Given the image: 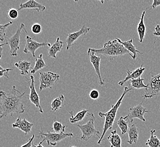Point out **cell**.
<instances>
[{
    "label": "cell",
    "mask_w": 160,
    "mask_h": 147,
    "mask_svg": "<svg viewBox=\"0 0 160 147\" xmlns=\"http://www.w3.org/2000/svg\"><path fill=\"white\" fill-rule=\"evenodd\" d=\"M26 92L21 93L13 86L8 92H0V119L8 115L12 116L14 113L23 114L25 107L22 97Z\"/></svg>",
    "instance_id": "cell-1"
},
{
    "label": "cell",
    "mask_w": 160,
    "mask_h": 147,
    "mask_svg": "<svg viewBox=\"0 0 160 147\" xmlns=\"http://www.w3.org/2000/svg\"><path fill=\"white\" fill-rule=\"evenodd\" d=\"M93 52L97 55H104L110 60H112L114 58L120 55L128 54L132 58L133 55L128 50H127L123 45H122L117 39L114 40H110L105 43L101 49H96L91 48Z\"/></svg>",
    "instance_id": "cell-2"
},
{
    "label": "cell",
    "mask_w": 160,
    "mask_h": 147,
    "mask_svg": "<svg viewBox=\"0 0 160 147\" xmlns=\"http://www.w3.org/2000/svg\"><path fill=\"white\" fill-rule=\"evenodd\" d=\"M131 91V90L129 88V87H124L123 94L120 96L119 99L118 100L117 103L114 105H112L110 110L106 113H102V112L99 113V116H101L102 118H104L105 119V121L103 129L102 134L101 136V138L99 139V141H98V144H100L101 143V141H102L103 139L104 138V136H105V134L106 133V132L108 131V130H111L112 128L113 124H114V121H115L116 116H117V113L118 110L122 104V102L124 98V97L128 92Z\"/></svg>",
    "instance_id": "cell-3"
},
{
    "label": "cell",
    "mask_w": 160,
    "mask_h": 147,
    "mask_svg": "<svg viewBox=\"0 0 160 147\" xmlns=\"http://www.w3.org/2000/svg\"><path fill=\"white\" fill-rule=\"evenodd\" d=\"M87 116H89V121L85 125L79 124L77 125V127L82 132V136L81 137V139L82 140L87 141L92 136H97V138L100 139V132L96 129L94 125L96 118L94 114H88Z\"/></svg>",
    "instance_id": "cell-4"
},
{
    "label": "cell",
    "mask_w": 160,
    "mask_h": 147,
    "mask_svg": "<svg viewBox=\"0 0 160 147\" xmlns=\"http://www.w3.org/2000/svg\"><path fill=\"white\" fill-rule=\"evenodd\" d=\"M73 134L72 133H56L52 132L51 131H48L47 132H44L43 130L42 129L40 133L38 138L43 139V141L46 140L48 145L56 146L58 143L65 139L67 138H72L73 136Z\"/></svg>",
    "instance_id": "cell-5"
},
{
    "label": "cell",
    "mask_w": 160,
    "mask_h": 147,
    "mask_svg": "<svg viewBox=\"0 0 160 147\" xmlns=\"http://www.w3.org/2000/svg\"><path fill=\"white\" fill-rule=\"evenodd\" d=\"M39 74L40 91L46 88L52 89L53 86L55 84L56 82L60 79V75L59 74L52 72H40Z\"/></svg>",
    "instance_id": "cell-6"
},
{
    "label": "cell",
    "mask_w": 160,
    "mask_h": 147,
    "mask_svg": "<svg viewBox=\"0 0 160 147\" xmlns=\"http://www.w3.org/2000/svg\"><path fill=\"white\" fill-rule=\"evenodd\" d=\"M25 26L23 23L18 26L17 30L14 35L10 38H8L6 44L9 45L10 47V55L12 57H16L18 55L17 51L20 49V36L22 31L25 30Z\"/></svg>",
    "instance_id": "cell-7"
},
{
    "label": "cell",
    "mask_w": 160,
    "mask_h": 147,
    "mask_svg": "<svg viewBox=\"0 0 160 147\" xmlns=\"http://www.w3.org/2000/svg\"><path fill=\"white\" fill-rule=\"evenodd\" d=\"M147 86L148 88L145 89V93L142 96L144 100L160 96V73L151 78Z\"/></svg>",
    "instance_id": "cell-8"
},
{
    "label": "cell",
    "mask_w": 160,
    "mask_h": 147,
    "mask_svg": "<svg viewBox=\"0 0 160 147\" xmlns=\"http://www.w3.org/2000/svg\"><path fill=\"white\" fill-rule=\"evenodd\" d=\"M142 102L143 101H142L140 104L138 105L129 108L128 113L126 116H124V118L127 120L129 122H132L135 118L141 120L144 122L146 121L144 118V114L148 113L149 110H147L145 107L142 105Z\"/></svg>",
    "instance_id": "cell-9"
},
{
    "label": "cell",
    "mask_w": 160,
    "mask_h": 147,
    "mask_svg": "<svg viewBox=\"0 0 160 147\" xmlns=\"http://www.w3.org/2000/svg\"><path fill=\"white\" fill-rule=\"evenodd\" d=\"M26 43L25 45V49L23 50V53L25 54L31 53L34 57H35L36 50L39 48L46 46L51 47L52 45L50 43H38L28 35H26Z\"/></svg>",
    "instance_id": "cell-10"
},
{
    "label": "cell",
    "mask_w": 160,
    "mask_h": 147,
    "mask_svg": "<svg viewBox=\"0 0 160 147\" xmlns=\"http://www.w3.org/2000/svg\"><path fill=\"white\" fill-rule=\"evenodd\" d=\"M28 81H30V95L28 96V98L31 103L35 106V107L38 109L37 111L40 112V113H43V109L41 107L40 103V97L35 89L34 76L31 75L30 79H28Z\"/></svg>",
    "instance_id": "cell-11"
},
{
    "label": "cell",
    "mask_w": 160,
    "mask_h": 147,
    "mask_svg": "<svg viewBox=\"0 0 160 147\" xmlns=\"http://www.w3.org/2000/svg\"><path fill=\"white\" fill-rule=\"evenodd\" d=\"M88 55L89 57L90 61L93 66L94 70L96 71V74L98 78L99 84L101 86L104 85L105 79H103L102 78L101 74L100 72V64H101V57L96 55V53L93 52L91 50V48H89L88 50Z\"/></svg>",
    "instance_id": "cell-12"
},
{
    "label": "cell",
    "mask_w": 160,
    "mask_h": 147,
    "mask_svg": "<svg viewBox=\"0 0 160 147\" xmlns=\"http://www.w3.org/2000/svg\"><path fill=\"white\" fill-rule=\"evenodd\" d=\"M90 30V28L89 27H87L85 25H83L79 31L68 34L67 35V37L65 40V43H67L66 49L69 50L71 46L74 45V42L80 36L87 34Z\"/></svg>",
    "instance_id": "cell-13"
},
{
    "label": "cell",
    "mask_w": 160,
    "mask_h": 147,
    "mask_svg": "<svg viewBox=\"0 0 160 147\" xmlns=\"http://www.w3.org/2000/svg\"><path fill=\"white\" fill-rule=\"evenodd\" d=\"M33 124L29 122L25 118L22 119L21 116H18L16 122L12 125V128H17L23 132L25 135H28L31 132V129L33 126Z\"/></svg>",
    "instance_id": "cell-14"
},
{
    "label": "cell",
    "mask_w": 160,
    "mask_h": 147,
    "mask_svg": "<svg viewBox=\"0 0 160 147\" xmlns=\"http://www.w3.org/2000/svg\"><path fill=\"white\" fill-rule=\"evenodd\" d=\"M142 65L143 64L141 65V66L140 68L136 69L134 71H131L128 70L127 71V77L125 78L124 79L119 82L118 84L119 86H122L124 83L128 80L136 79H138L139 78H140L144 73V71L145 70V68H143Z\"/></svg>",
    "instance_id": "cell-15"
},
{
    "label": "cell",
    "mask_w": 160,
    "mask_h": 147,
    "mask_svg": "<svg viewBox=\"0 0 160 147\" xmlns=\"http://www.w3.org/2000/svg\"><path fill=\"white\" fill-rule=\"evenodd\" d=\"M35 10L38 12H39L40 11L43 12L46 9V6H43L41 3L38 2L34 0H29L26 1L25 3H22L19 5V8L18 9V11L22 9Z\"/></svg>",
    "instance_id": "cell-16"
},
{
    "label": "cell",
    "mask_w": 160,
    "mask_h": 147,
    "mask_svg": "<svg viewBox=\"0 0 160 147\" xmlns=\"http://www.w3.org/2000/svg\"><path fill=\"white\" fill-rule=\"evenodd\" d=\"M127 133L128 135V140H127V142L130 145L136 144L139 139V128L136 126L135 124H133L129 127Z\"/></svg>",
    "instance_id": "cell-17"
},
{
    "label": "cell",
    "mask_w": 160,
    "mask_h": 147,
    "mask_svg": "<svg viewBox=\"0 0 160 147\" xmlns=\"http://www.w3.org/2000/svg\"><path fill=\"white\" fill-rule=\"evenodd\" d=\"M117 40L119 42V43L123 45L124 46V48L128 50L129 52L131 53L133 55L132 59L133 60H135L136 57H137V55L138 53H139L140 55H143V53L140 52L138 49L136 48L135 45L133 44V39L126 41H122L120 40V39L117 38Z\"/></svg>",
    "instance_id": "cell-18"
},
{
    "label": "cell",
    "mask_w": 160,
    "mask_h": 147,
    "mask_svg": "<svg viewBox=\"0 0 160 147\" xmlns=\"http://www.w3.org/2000/svg\"><path fill=\"white\" fill-rule=\"evenodd\" d=\"M64 42L60 40V37H58L55 43L51 45L48 50V56L53 58H56V54L62 51V48L63 47Z\"/></svg>",
    "instance_id": "cell-19"
},
{
    "label": "cell",
    "mask_w": 160,
    "mask_h": 147,
    "mask_svg": "<svg viewBox=\"0 0 160 147\" xmlns=\"http://www.w3.org/2000/svg\"><path fill=\"white\" fill-rule=\"evenodd\" d=\"M145 15V11L142 13L141 18H140V21L137 26V32L139 36L140 43H142L146 34V26L144 23V17Z\"/></svg>",
    "instance_id": "cell-20"
},
{
    "label": "cell",
    "mask_w": 160,
    "mask_h": 147,
    "mask_svg": "<svg viewBox=\"0 0 160 147\" xmlns=\"http://www.w3.org/2000/svg\"><path fill=\"white\" fill-rule=\"evenodd\" d=\"M108 139L111 144L110 147H122V139L118 134L117 130L111 132V134L108 136Z\"/></svg>",
    "instance_id": "cell-21"
},
{
    "label": "cell",
    "mask_w": 160,
    "mask_h": 147,
    "mask_svg": "<svg viewBox=\"0 0 160 147\" xmlns=\"http://www.w3.org/2000/svg\"><path fill=\"white\" fill-rule=\"evenodd\" d=\"M31 63L27 61H19L14 64L15 67L20 71L22 75H26L29 73L28 71L31 69Z\"/></svg>",
    "instance_id": "cell-22"
},
{
    "label": "cell",
    "mask_w": 160,
    "mask_h": 147,
    "mask_svg": "<svg viewBox=\"0 0 160 147\" xmlns=\"http://www.w3.org/2000/svg\"><path fill=\"white\" fill-rule=\"evenodd\" d=\"M144 79L141 78H139L136 79L130 80L129 81V88H130L131 91L135 89H142V88L147 89L148 86L147 85L144 84Z\"/></svg>",
    "instance_id": "cell-23"
},
{
    "label": "cell",
    "mask_w": 160,
    "mask_h": 147,
    "mask_svg": "<svg viewBox=\"0 0 160 147\" xmlns=\"http://www.w3.org/2000/svg\"><path fill=\"white\" fill-rule=\"evenodd\" d=\"M88 109H83V110H81L79 112L77 113V114L74 116H73V110L70 111L69 112V113L71 115V118H70V122L72 124H74L76 123L80 122H81L83 120L84 117L86 115V113L88 111Z\"/></svg>",
    "instance_id": "cell-24"
},
{
    "label": "cell",
    "mask_w": 160,
    "mask_h": 147,
    "mask_svg": "<svg viewBox=\"0 0 160 147\" xmlns=\"http://www.w3.org/2000/svg\"><path fill=\"white\" fill-rule=\"evenodd\" d=\"M156 132V130H152L150 131V138L147 140L145 145L149 147H160V140L155 135Z\"/></svg>",
    "instance_id": "cell-25"
},
{
    "label": "cell",
    "mask_w": 160,
    "mask_h": 147,
    "mask_svg": "<svg viewBox=\"0 0 160 147\" xmlns=\"http://www.w3.org/2000/svg\"><path fill=\"white\" fill-rule=\"evenodd\" d=\"M46 66V64L43 59V54H40V55L38 56L37 58L35 59V66L34 68L30 71V73L31 74H34L35 73H37L38 71L43 69V68H45Z\"/></svg>",
    "instance_id": "cell-26"
},
{
    "label": "cell",
    "mask_w": 160,
    "mask_h": 147,
    "mask_svg": "<svg viewBox=\"0 0 160 147\" xmlns=\"http://www.w3.org/2000/svg\"><path fill=\"white\" fill-rule=\"evenodd\" d=\"M64 101V96L61 95L59 97L53 100L51 104V110L53 111H56L59 109L62 108L63 105V102Z\"/></svg>",
    "instance_id": "cell-27"
},
{
    "label": "cell",
    "mask_w": 160,
    "mask_h": 147,
    "mask_svg": "<svg viewBox=\"0 0 160 147\" xmlns=\"http://www.w3.org/2000/svg\"><path fill=\"white\" fill-rule=\"evenodd\" d=\"M117 125L121 130L122 135H125L128 131V123L129 122L123 116H120L119 120L117 121Z\"/></svg>",
    "instance_id": "cell-28"
},
{
    "label": "cell",
    "mask_w": 160,
    "mask_h": 147,
    "mask_svg": "<svg viewBox=\"0 0 160 147\" xmlns=\"http://www.w3.org/2000/svg\"><path fill=\"white\" fill-rule=\"evenodd\" d=\"M65 127H66L65 125H63L62 123L59 122V121L55 120L54 122L53 123L52 130L54 131V132L61 134V133H64V132Z\"/></svg>",
    "instance_id": "cell-29"
},
{
    "label": "cell",
    "mask_w": 160,
    "mask_h": 147,
    "mask_svg": "<svg viewBox=\"0 0 160 147\" xmlns=\"http://www.w3.org/2000/svg\"><path fill=\"white\" fill-rule=\"evenodd\" d=\"M13 21H10L9 23L5 25H0V40L3 41L4 38L6 36V31L7 28L9 27L11 25H12Z\"/></svg>",
    "instance_id": "cell-30"
},
{
    "label": "cell",
    "mask_w": 160,
    "mask_h": 147,
    "mask_svg": "<svg viewBox=\"0 0 160 147\" xmlns=\"http://www.w3.org/2000/svg\"><path fill=\"white\" fill-rule=\"evenodd\" d=\"M8 18L12 19H17L18 18L19 11L14 8H10L8 12Z\"/></svg>",
    "instance_id": "cell-31"
},
{
    "label": "cell",
    "mask_w": 160,
    "mask_h": 147,
    "mask_svg": "<svg viewBox=\"0 0 160 147\" xmlns=\"http://www.w3.org/2000/svg\"><path fill=\"white\" fill-rule=\"evenodd\" d=\"M31 31L35 35L40 34L42 31V26L39 23H35L31 26Z\"/></svg>",
    "instance_id": "cell-32"
},
{
    "label": "cell",
    "mask_w": 160,
    "mask_h": 147,
    "mask_svg": "<svg viewBox=\"0 0 160 147\" xmlns=\"http://www.w3.org/2000/svg\"><path fill=\"white\" fill-rule=\"evenodd\" d=\"M13 70V69H3L1 66H0V77H6L8 79H9V73L10 71Z\"/></svg>",
    "instance_id": "cell-33"
},
{
    "label": "cell",
    "mask_w": 160,
    "mask_h": 147,
    "mask_svg": "<svg viewBox=\"0 0 160 147\" xmlns=\"http://www.w3.org/2000/svg\"><path fill=\"white\" fill-rule=\"evenodd\" d=\"M99 96H100V93L97 89H92L90 92V97L92 100H97L99 97Z\"/></svg>",
    "instance_id": "cell-34"
},
{
    "label": "cell",
    "mask_w": 160,
    "mask_h": 147,
    "mask_svg": "<svg viewBox=\"0 0 160 147\" xmlns=\"http://www.w3.org/2000/svg\"><path fill=\"white\" fill-rule=\"evenodd\" d=\"M35 137V135H32V136L28 139V141L26 144L22 145L21 147H32V146L34 145V140Z\"/></svg>",
    "instance_id": "cell-35"
},
{
    "label": "cell",
    "mask_w": 160,
    "mask_h": 147,
    "mask_svg": "<svg viewBox=\"0 0 160 147\" xmlns=\"http://www.w3.org/2000/svg\"><path fill=\"white\" fill-rule=\"evenodd\" d=\"M153 35L155 36L160 37V25H157L154 29Z\"/></svg>",
    "instance_id": "cell-36"
},
{
    "label": "cell",
    "mask_w": 160,
    "mask_h": 147,
    "mask_svg": "<svg viewBox=\"0 0 160 147\" xmlns=\"http://www.w3.org/2000/svg\"><path fill=\"white\" fill-rule=\"evenodd\" d=\"M160 6V0H154L153 3L152 5V6H151V7H152V9H156V7H157L158 6Z\"/></svg>",
    "instance_id": "cell-37"
},
{
    "label": "cell",
    "mask_w": 160,
    "mask_h": 147,
    "mask_svg": "<svg viewBox=\"0 0 160 147\" xmlns=\"http://www.w3.org/2000/svg\"><path fill=\"white\" fill-rule=\"evenodd\" d=\"M7 44L6 43H4V44H2L0 45V49H1V53H0V58H2V50H3V45H5Z\"/></svg>",
    "instance_id": "cell-38"
},
{
    "label": "cell",
    "mask_w": 160,
    "mask_h": 147,
    "mask_svg": "<svg viewBox=\"0 0 160 147\" xmlns=\"http://www.w3.org/2000/svg\"><path fill=\"white\" fill-rule=\"evenodd\" d=\"M44 141L43 140H42V141H40V143H39V144H38L37 145H33V147H44L43 145H42V144L43 143Z\"/></svg>",
    "instance_id": "cell-39"
},
{
    "label": "cell",
    "mask_w": 160,
    "mask_h": 147,
    "mask_svg": "<svg viewBox=\"0 0 160 147\" xmlns=\"http://www.w3.org/2000/svg\"><path fill=\"white\" fill-rule=\"evenodd\" d=\"M75 147V146H73V147Z\"/></svg>",
    "instance_id": "cell-40"
}]
</instances>
